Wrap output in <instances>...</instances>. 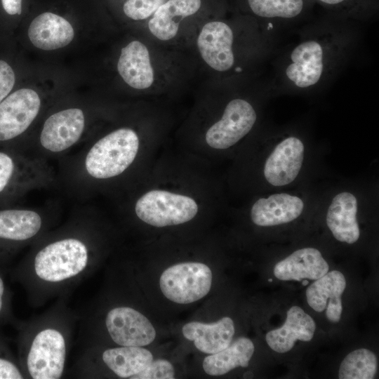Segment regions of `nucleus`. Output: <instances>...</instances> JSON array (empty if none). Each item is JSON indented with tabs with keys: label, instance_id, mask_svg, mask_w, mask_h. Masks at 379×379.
I'll return each mask as SVG.
<instances>
[{
	"label": "nucleus",
	"instance_id": "obj_32",
	"mask_svg": "<svg viewBox=\"0 0 379 379\" xmlns=\"http://www.w3.org/2000/svg\"><path fill=\"white\" fill-rule=\"evenodd\" d=\"M3 12L8 16L20 15L22 11V0H0Z\"/></svg>",
	"mask_w": 379,
	"mask_h": 379
},
{
	"label": "nucleus",
	"instance_id": "obj_16",
	"mask_svg": "<svg viewBox=\"0 0 379 379\" xmlns=\"http://www.w3.org/2000/svg\"><path fill=\"white\" fill-rule=\"evenodd\" d=\"M345 287L346 280L343 273L338 270L327 272L307 287V303L317 312L326 309L327 319L337 323L343 312L341 295Z\"/></svg>",
	"mask_w": 379,
	"mask_h": 379
},
{
	"label": "nucleus",
	"instance_id": "obj_15",
	"mask_svg": "<svg viewBox=\"0 0 379 379\" xmlns=\"http://www.w3.org/2000/svg\"><path fill=\"white\" fill-rule=\"evenodd\" d=\"M27 36L34 47L43 51H53L71 44L75 37V30L65 18L47 11L32 20Z\"/></svg>",
	"mask_w": 379,
	"mask_h": 379
},
{
	"label": "nucleus",
	"instance_id": "obj_33",
	"mask_svg": "<svg viewBox=\"0 0 379 379\" xmlns=\"http://www.w3.org/2000/svg\"><path fill=\"white\" fill-rule=\"evenodd\" d=\"M8 292L4 279L0 273V320L8 317L9 312Z\"/></svg>",
	"mask_w": 379,
	"mask_h": 379
},
{
	"label": "nucleus",
	"instance_id": "obj_10",
	"mask_svg": "<svg viewBox=\"0 0 379 379\" xmlns=\"http://www.w3.org/2000/svg\"><path fill=\"white\" fill-rule=\"evenodd\" d=\"M105 326L112 340L120 346L143 347L152 343L156 337L149 320L129 307L110 310L105 317Z\"/></svg>",
	"mask_w": 379,
	"mask_h": 379
},
{
	"label": "nucleus",
	"instance_id": "obj_2",
	"mask_svg": "<svg viewBox=\"0 0 379 379\" xmlns=\"http://www.w3.org/2000/svg\"><path fill=\"white\" fill-rule=\"evenodd\" d=\"M88 264L86 245L76 238H65L46 245L34 259L36 277L46 282L58 283L80 274Z\"/></svg>",
	"mask_w": 379,
	"mask_h": 379
},
{
	"label": "nucleus",
	"instance_id": "obj_26",
	"mask_svg": "<svg viewBox=\"0 0 379 379\" xmlns=\"http://www.w3.org/2000/svg\"><path fill=\"white\" fill-rule=\"evenodd\" d=\"M378 368L377 359L373 352L366 348L350 352L340 364V379H372Z\"/></svg>",
	"mask_w": 379,
	"mask_h": 379
},
{
	"label": "nucleus",
	"instance_id": "obj_11",
	"mask_svg": "<svg viewBox=\"0 0 379 379\" xmlns=\"http://www.w3.org/2000/svg\"><path fill=\"white\" fill-rule=\"evenodd\" d=\"M86 124L82 109L77 107L56 112L45 121L41 133L42 147L52 152H60L72 147L81 138Z\"/></svg>",
	"mask_w": 379,
	"mask_h": 379
},
{
	"label": "nucleus",
	"instance_id": "obj_14",
	"mask_svg": "<svg viewBox=\"0 0 379 379\" xmlns=\"http://www.w3.org/2000/svg\"><path fill=\"white\" fill-rule=\"evenodd\" d=\"M304 145L295 137L284 139L266 160L264 175L272 185L283 186L295 180L301 168Z\"/></svg>",
	"mask_w": 379,
	"mask_h": 379
},
{
	"label": "nucleus",
	"instance_id": "obj_3",
	"mask_svg": "<svg viewBox=\"0 0 379 379\" xmlns=\"http://www.w3.org/2000/svg\"><path fill=\"white\" fill-rule=\"evenodd\" d=\"M135 211L145 223L163 227L191 220L198 212V206L191 197L165 190H152L137 201Z\"/></svg>",
	"mask_w": 379,
	"mask_h": 379
},
{
	"label": "nucleus",
	"instance_id": "obj_9",
	"mask_svg": "<svg viewBox=\"0 0 379 379\" xmlns=\"http://www.w3.org/2000/svg\"><path fill=\"white\" fill-rule=\"evenodd\" d=\"M256 119V112L248 101L233 99L226 105L221 119L207 130L206 141L214 149H227L248 133Z\"/></svg>",
	"mask_w": 379,
	"mask_h": 379
},
{
	"label": "nucleus",
	"instance_id": "obj_20",
	"mask_svg": "<svg viewBox=\"0 0 379 379\" xmlns=\"http://www.w3.org/2000/svg\"><path fill=\"white\" fill-rule=\"evenodd\" d=\"M328 265L319 251L314 248H303L277 262L274 274L282 281L316 280L328 272Z\"/></svg>",
	"mask_w": 379,
	"mask_h": 379
},
{
	"label": "nucleus",
	"instance_id": "obj_6",
	"mask_svg": "<svg viewBox=\"0 0 379 379\" xmlns=\"http://www.w3.org/2000/svg\"><path fill=\"white\" fill-rule=\"evenodd\" d=\"M154 54L140 40L134 39L120 51L117 71L122 81L131 88L147 91L154 88L159 79V72Z\"/></svg>",
	"mask_w": 379,
	"mask_h": 379
},
{
	"label": "nucleus",
	"instance_id": "obj_12",
	"mask_svg": "<svg viewBox=\"0 0 379 379\" xmlns=\"http://www.w3.org/2000/svg\"><path fill=\"white\" fill-rule=\"evenodd\" d=\"M324 54L323 46L317 41L300 43L291 53L290 62L285 71L287 79L301 88L315 85L324 71Z\"/></svg>",
	"mask_w": 379,
	"mask_h": 379
},
{
	"label": "nucleus",
	"instance_id": "obj_22",
	"mask_svg": "<svg viewBox=\"0 0 379 379\" xmlns=\"http://www.w3.org/2000/svg\"><path fill=\"white\" fill-rule=\"evenodd\" d=\"M254 350V345L250 339L239 338L222 350L206 357L203 361V368L207 374L217 376L239 366L246 367Z\"/></svg>",
	"mask_w": 379,
	"mask_h": 379
},
{
	"label": "nucleus",
	"instance_id": "obj_24",
	"mask_svg": "<svg viewBox=\"0 0 379 379\" xmlns=\"http://www.w3.org/2000/svg\"><path fill=\"white\" fill-rule=\"evenodd\" d=\"M25 165L16 154L0 150V199L15 195L23 187Z\"/></svg>",
	"mask_w": 379,
	"mask_h": 379
},
{
	"label": "nucleus",
	"instance_id": "obj_4",
	"mask_svg": "<svg viewBox=\"0 0 379 379\" xmlns=\"http://www.w3.org/2000/svg\"><path fill=\"white\" fill-rule=\"evenodd\" d=\"M212 284V272L205 264L187 262L165 270L159 279L164 295L172 302L188 304L204 298Z\"/></svg>",
	"mask_w": 379,
	"mask_h": 379
},
{
	"label": "nucleus",
	"instance_id": "obj_27",
	"mask_svg": "<svg viewBox=\"0 0 379 379\" xmlns=\"http://www.w3.org/2000/svg\"><path fill=\"white\" fill-rule=\"evenodd\" d=\"M167 0H126L122 6L124 15L129 19L140 21L149 19Z\"/></svg>",
	"mask_w": 379,
	"mask_h": 379
},
{
	"label": "nucleus",
	"instance_id": "obj_25",
	"mask_svg": "<svg viewBox=\"0 0 379 379\" xmlns=\"http://www.w3.org/2000/svg\"><path fill=\"white\" fill-rule=\"evenodd\" d=\"M251 11L266 19H293L305 11L307 0H246Z\"/></svg>",
	"mask_w": 379,
	"mask_h": 379
},
{
	"label": "nucleus",
	"instance_id": "obj_30",
	"mask_svg": "<svg viewBox=\"0 0 379 379\" xmlns=\"http://www.w3.org/2000/svg\"><path fill=\"white\" fill-rule=\"evenodd\" d=\"M15 73L12 66L0 59V103L13 91L15 84Z\"/></svg>",
	"mask_w": 379,
	"mask_h": 379
},
{
	"label": "nucleus",
	"instance_id": "obj_23",
	"mask_svg": "<svg viewBox=\"0 0 379 379\" xmlns=\"http://www.w3.org/2000/svg\"><path fill=\"white\" fill-rule=\"evenodd\" d=\"M102 359L119 378L133 379L153 361V355L142 347L120 346L105 350Z\"/></svg>",
	"mask_w": 379,
	"mask_h": 379
},
{
	"label": "nucleus",
	"instance_id": "obj_18",
	"mask_svg": "<svg viewBox=\"0 0 379 379\" xmlns=\"http://www.w3.org/2000/svg\"><path fill=\"white\" fill-rule=\"evenodd\" d=\"M234 331L233 320L228 317L210 324L191 321L185 324L182 328L185 338L193 341L199 351L211 354L228 347Z\"/></svg>",
	"mask_w": 379,
	"mask_h": 379
},
{
	"label": "nucleus",
	"instance_id": "obj_21",
	"mask_svg": "<svg viewBox=\"0 0 379 379\" xmlns=\"http://www.w3.org/2000/svg\"><path fill=\"white\" fill-rule=\"evenodd\" d=\"M357 201L349 192H341L334 197L328 209L326 224L334 237L342 242L354 244L359 238L357 220Z\"/></svg>",
	"mask_w": 379,
	"mask_h": 379
},
{
	"label": "nucleus",
	"instance_id": "obj_8",
	"mask_svg": "<svg viewBox=\"0 0 379 379\" xmlns=\"http://www.w3.org/2000/svg\"><path fill=\"white\" fill-rule=\"evenodd\" d=\"M41 107L39 93L32 88L12 91L0 103V142L15 139L30 126Z\"/></svg>",
	"mask_w": 379,
	"mask_h": 379
},
{
	"label": "nucleus",
	"instance_id": "obj_5",
	"mask_svg": "<svg viewBox=\"0 0 379 379\" xmlns=\"http://www.w3.org/2000/svg\"><path fill=\"white\" fill-rule=\"evenodd\" d=\"M66 342L60 331L47 327L33 338L25 358L29 375L34 379H58L62 375Z\"/></svg>",
	"mask_w": 379,
	"mask_h": 379
},
{
	"label": "nucleus",
	"instance_id": "obj_34",
	"mask_svg": "<svg viewBox=\"0 0 379 379\" xmlns=\"http://www.w3.org/2000/svg\"><path fill=\"white\" fill-rule=\"evenodd\" d=\"M308 283H309V281H308L307 280H306V279H305V280H303V281H302V284L303 286H307V285L308 284Z\"/></svg>",
	"mask_w": 379,
	"mask_h": 379
},
{
	"label": "nucleus",
	"instance_id": "obj_17",
	"mask_svg": "<svg viewBox=\"0 0 379 379\" xmlns=\"http://www.w3.org/2000/svg\"><path fill=\"white\" fill-rule=\"evenodd\" d=\"M315 329L314 319L300 307L293 306L287 311L284 324L280 328L269 331L265 340L272 350L285 353L293 347L298 340L310 341Z\"/></svg>",
	"mask_w": 379,
	"mask_h": 379
},
{
	"label": "nucleus",
	"instance_id": "obj_1",
	"mask_svg": "<svg viewBox=\"0 0 379 379\" xmlns=\"http://www.w3.org/2000/svg\"><path fill=\"white\" fill-rule=\"evenodd\" d=\"M139 148V138L130 128L114 130L98 140L85 159L87 173L97 179H106L122 173L134 161Z\"/></svg>",
	"mask_w": 379,
	"mask_h": 379
},
{
	"label": "nucleus",
	"instance_id": "obj_31",
	"mask_svg": "<svg viewBox=\"0 0 379 379\" xmlns=\"http://www.w3.org/2000/svg\"><path fill=\"white\" fill-rule=\"evenodd\" d=\"M324 7L332 10L356 11L371 6L372 0H314Z\"/></svg>",
	"mask_w": 379,
	"mask_h": 379
},
{
	"label": "nucleus",
	"instance_id": "obj_35",
	"mask_svg": "<svg viewBox=\"0 0 379 379\" xmlns=\"http://www.w3.org/2000/svg\"><path fill=\"white\" fill-rule=\"evenodd\" d=\"M268 281L271 282V281H272V279H269Z\"/></svg>",
	"mask_w": 379,
	"mask_h": 379
},
{
	"label": "nucleus",
	"instance_id": "obj_13",
	"mask_svg": "<svg viewBox=\"0 0 379 379\" xmlns=\"http://www.w3.org/2000/svg\"><path fill=\"white\" fill-rule=\"evenodd\" d=\"M201 6V0H167L148 19L149 34L159 41L172 42L185 19L196 14Z\"/></svg>",
	"mask_w": 379,
	"mask_h": 379
},
{
	"label": "nucleus",
	"instance_id": "obj_28",
	"mask_svg": "<svg viewBox=\"0 0 379 379\" xmlns=\"http://www.w3.org/2000/svg\"><path fill=\"white\" fill-rule=\"evenodd\" d=\"M174 375L175 370L171 363L166 359H157L153 360L133 379H172Z\"/></svg>",
	"mask_w": 379,
	"mask_h": 379
},
{
	"label": "nucleus",
	"instance_id": "obj_7",
	"mask_svg": "<svg viewBox=\"0 0 379 379\" xmlns=\"http://www.w3.org/2000/svg\"><path fill=\"white\" fill-rule=\"evenodd\" d=\"M234 42L231 26L220 20L207 22L196 36V46L201 60L217 72H228L235 65Z\"/></svg>",
	"mask_w": 379,
	"mask_h": 379
},
{
	"label": "nucleus",
	"instance_id": "obj_29",
	"mask_svg": "<svg viewBox=\"0 0 379 379\" xmlns=\"http://www.w3.org/2000/svg\"><path fill=\"white\" fill-rule=\"evenodd\" d=\"M24 375L0 339V379H22Z\"/></svg>",
	"mask_w": 379,
	"mask_h": 379
},
{
	"label": "nucleus",
	"instance_id": "obj_19",
	"mask_svg": "<svg viewBox=\"0 0 379 379\" xmlns=\"http://www.w3.org/2000/svg\"><path fill=\"white\" fill-rule=\"evenodd\" d=\"M303 207L302 201L296 196L276 194L256 201L251 208V218L258 226H274L296 219Z\"/></svg>",
	"mask_w": 379,
	"mask_h": 379
}]
</instances>
